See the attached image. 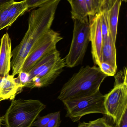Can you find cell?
<instances>
[{"label":"cell","mask_w":127,"mask_h":127,"mask_svg":"<svg viewBox=\"0 0 127 127\" xmlns=\"http://www.w3.org/2000/svg\"><path fill=\"white\" fill-rule=\"evenodd\" d=\"M61 0H55L33 10L27 31L18 45L12 51V75L18 74L26 58L37 42L51 29L57 8Z\"/></svg>","instance_id":"cell-1"},{"label":"cell","mask_w":127,"mask_h":127,"mask_svg":"<svg viewBox=\"0 0 127 127\" xmlns=\"http://www.w3.org/2000/svg\"><path fill=\"white\" fill-rule=\"evenodd\" d=\"M107 77L99 67H82L64 84L58 98L62 101L94 94Z\"/></svg>","instance_id":"cell-2"},{"label":"cell","mask_w":127,"mask_h":127,"mask_svg":"<svg viewBox=\"0 0 127 127\" xmlns=\"http://www.w3.org/2000/svg\"><path fill=\"white\" fill-rule=\"evenodd\" d=\"M66 66L65 58H62L57 49L38 61L27 72L28 79L24 88H42L50 85Z\"/></svg>","instance_id":"cell-3"},{"label":"cell","mask_w":127,"mask_h":127,"mask_svg":"<svg viewBox=\"0 0 127 127\" xmlns=\"http://www.w3.org/2000/svg\"><path fill=\"white\" fill-rule=\"evenodd\" d=\"M46 106L39 100L14 99L1 117L5 127H32Z\"/></svg>","instance_id":"cell-4"},{"label":"cell","mask_w":127,"mask_h":127,"mask_svg":"<svg viewBox=\"0 0 127 127\" xmlns=\"http://www.w3.org/2000/svg\"><path fill=\"white\" fill-rule=\"evenodd\" d=\"M113 89L105 95V115L110 117L116 124L119 123L127 110V67L115 75Z\"/></svg>","instance_id":"cell-5"},{"label":"cell","mask_w":127,"mask_h":127,"mask_svg":"<svg viewBox=\"0 0 127 127\" xmlns=\"http://www.w3.org/2000/svg\"><path fill=\"white\" fill-rule=\"evenodd\" d=\"M73 36L68 53L65 58L66 66L75 67L82 63L90 42L88 16L82 19H73Z\"/></svg>","instance_id":"cell-6"},{"label":"cell","mask_w":127,"mask_h":127,"mask_svg":"<svg viewBox=\"0 0 127 127\" xmlns=\"http://www.w3.org/2000/svg\"><path fill=\"white\" fill-rule=\"evenodd\" d=\"M104 97L105 95H103L99 90L90 95L63 101L66 110V116L75 122L79 121L82 117L88 114L105 115Z\"/></svg>","instance_id":"cell-7"},{"label":"cell","mask_w":127,"mask_h":127,"mask_svg":"<svg viewBox=\"0 0 127 127\" xmlns=\"http://www.w3.org/2000/svg\"><path fill=\"white\" fill-rule=\"evenodd\" d=\"M63 38L59 33L51 29L49 30L34 47L25 61L21 71L28 72L38 61L56 49L57 44Z\"/></svg>","instance_id":"cell-8"},{"label":"cell","mask_w":127,"mask_h":127,"mask_svg":"<svg viewBox=\"0 0 127 127\" xmlns=\"http://www.w3.org/2000/svg\"><path fill=\"white\" fill-rule=\"evenodd\" d=\"M90 24L89 40L91 44V53L94 63L99 66L101 62V51L103 43L100 15L89 16Z\"/></svg>","instance_id":"cell-9"},{"label":"cell","mask_w":127,"mask_h":127,"mask_svg":"<svg viewBox=\"0 0 127 127\" xmlns=\"http://www.w3.org/2000/svg\"><path fill=\"white\" fill-rule=\"evenodd\" d=\"M28 10L25 0H13L0 5V30L11 26L19 16Z\"/></svg>","instance_id":"cell-10"},{"label":"cell","mask_w":127,"mask_h":127,"mask_svg":"<svg viewBox=\"0 0 127 127\" xmlns=\"http://www.w3.org/2000/svg\"><path fill=\"white\" fill-rule=\"evenodd\" d=\"M121 0H103L100 6L99 10L105 12L108 22L110 33L114 43L116 42L119 11Z\"/></svg>","instance_id":"cell-11"},{"label":"cell","mask_w":127,"mask_h":127,"mask_svg":"<svg viewBox=\"0 0 127 127\" xmlns=\"http://www.w3.org/2000/svg\"><path fill=\"white\" fill-rule=\"evenodd\" d=\"M12 44L7 33L0 39V77H6L9 74L12 58Z\"/></svg>","instance_id":"cell-12"},{"label":"cell","mask_w":127,"mask_h":127,"mask_svg":"<svg viewBox=\"0 0 127 127\" xmlns=\"http://www.w3.org/2000/svg\"><path fill=\"white\" fill-rule=\"evenodd\" d=\"M23 88L12 75L0 77V102L4 100H14Z\"/></svg>","instance_id":"cell-13"},{"label":"cell","mask_w":127,"mask_h":127,"mask_svg":"<svg viewBox=\"0 0 127 127\" xmlns=\"http://www.w3.org/2000/svg\"><path fill=\"white\" fill-rule=\"evenodd\" d=\"M101 59V62H103L107 63L118 69L116 44L113 42L110 35L106 39L103 41Z\"/></svg>","instance_id":"cell-14"},{"label":"cell","mask_w":127,"mask_h":127,"mask_svg":"<svg viewBox=\"0 0 127 127\" xmlns=\"http://www.w3.org/2000/svg\"><path fill=\"white\" fill-rule=\"evenodd\" d=\"M71 5L72 18L82 19L89 16L86 0H66Z\"/></svg>","instance_id":"cell-15"},{"label":"cell","mask_w":127,"mask_h":127,"mask_svg":"<svg viewBox=\"0 0 127 127\" xmlns=\"http://www.w3.org/2000/svg\"><path fill=\"white\" fill-rule=\"evenodd\" d=\"M99 13L100 15V19L103 39V41H104L110 35L109 29L105 12L103 10H100Z\"/></svg>","instance_id":"cell-16"},{"label":"cell","mask_w":127,"mask_h":127,"mask_svg":"<svg viewBox=\"0 0 127 127\" xmlns=\"http://www.w3.org/2000/svg\"><path fill=\"white\" fill-rule=\"evenodd\" d=\"M98 67L101 71L107 76H115L118 69L106 62H102Z\"/></svg>","instance_id":"cell-17"},{"label":"cell","mask_w":127,"mask_h":127,"mask_svg":"<svg viewBox=\"0 0 127 127\" xmlns=\"http://www.w3.org/2000/svg\"><path fill=\"white\" fill-rule=\"evenodd\" d=\"M55 112L49 113L42 117L37 118L32 125V127H44L54 116Z\"/></svg>","instance_id":"cell-18"},{"label":"cell","mask_w":127,"mask_h":127,"mask_svg":"<svg viewBox=\"0 0 127 127\" xmlns=\"http://www.w3.org/2000/svg\"><path fill=\"white\" fill-rule=\"evenodd\" d=\"M89 16H94L99 12L98 0H86Z\"/></svg>","instance_id":"cell-19"},{"label":"cell","mask_w":127,"mask_h":127,"mask_svg":"<svg viewBox=\"0 0 127 127\" xmlns=\"http://www.w3.org/2000/svg\"><path fill=\"white\" fill-rule=\"evenodd\" d=\"M86 127H115L110 124L104 118H100L87 123Z\"/></svg>","instance_id":"cell-20"},{"label":"cell","mask_w":127,"mask_h":127,"mask_svg":"<svg viewBox=\"0 0 127 127\" xmlns=\"http://www.w3.org/2000/svg\"><path fill=\"white\" fill-rule=\"evenodd\" d=\"M55 0H25L28 10L42 6Z\"/></svg>","instance_id":"cell-21"},{"label":"cell","mask_w":127,"mask_h":127,"mask_svg":"<svg viewBox=\"0 0 127 127\" xmlns=\"http://www.w3.org/2000/svg\"><path fill=\"white\" fill-rule=\"evenodd\" d=\"M60 112H55L54 116L44 127H59L61 124Z\"/></svg>","instance_id":"cell-22"},{"label":"cell","mask_w":127,"mask_h":127,"mask_svg":"<svg viewBox=\"0 0 127 127\" xmlns=\"http://www.w3.org/2000/svg\"><path fill=\"white\" fill-rule=\"evenodd\" d=\"M115 127H127V110L123 115L119 123L116 124Z\"/></svg>","instance_id":"cell-23"},{"label":"cell","mask_w":127,"mask_h":127,"mask_svg":"<svg viewBox=\"0 0 127 127\" xmlns=\"http://www.w3.org/2000/svg\"><path fill=\"white\" fill-rule=\"evenodd\" d=\"M14 0H0V5L3 4L5 3H7L8 2L12 1Z\"/></svg>","instance_id":"cell-24"},{"label":"cell","mask_w":127,"mask_h":127,"mask_svg":"<svg viewBox=\"0 0 127 127\" xmlns=\"http://www.w3.org/2000/svg\"><path fill=\"white\" fill-rule=\"evenodd\" d=\"M87 123H86L85 122H82V123H80L79 124L78 126L77 127H86L87 125Z\"/></svg>","instance_id":"cell-25"},{"label":"cell","mask_w":127,"mask_h":127,"mask_svg":"<svg viewBox=\"0 0 127 127\" xmlns=\"http://www.w3.org/2000/svg\"><path fill=\"white\" fill-rule=\"evenodd\" d=\"M103 0H98V3H99V6H100L101 4V2H102V1Z\"/></svg>","instance_id":"cell-26"},{"label":"cell","mask_w":127,"mask_h":127,"mask_svg":"<svg viewBox=\"0 0 127 127\" xmlns=\"http://www.w3.org/2000/svg\"><path fill=\"white\" fill-rule=\"evenodd\" d=\"M1 117L0 116V127H1Z\"/></svg>","instance_id":"cell-27"},{"label":"cell","mask_w":127,"mask_h":127,"mask_svg":"<svg viewBox=\"0 0 127 127\" xmlns=\"http://www.w3.org/2000/svg\"><path fill=\"white\" fill-rule=\"evenodd\" d=\"M121 0L122 1H124V2H125V3H126V2H127V0Z\"/></svg>","instance_id":"cell-28"}]
</instances>
